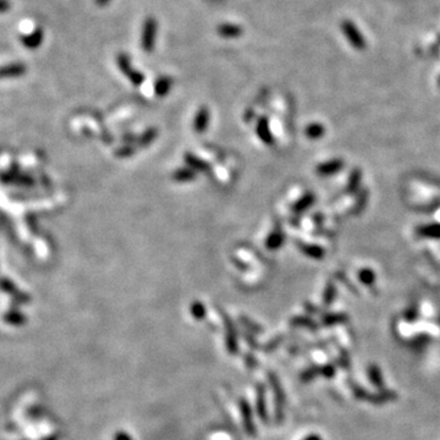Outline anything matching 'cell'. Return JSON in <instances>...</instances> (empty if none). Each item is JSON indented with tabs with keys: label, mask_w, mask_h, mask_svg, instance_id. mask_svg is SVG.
<instances>
[{
	"label": "cell",
	"mask_w": 440,
	"mask_h": 440,
	"mask_svg": "<svg viewBox=\"0 0 440 440\" xmlns=\"http://www.w3.org/2000/svg\"><path fill=\"white\" fill-rule=\"evenodd\" d=\"M268 381H269L270 388H272L274 396V421L280 424L284 420V408H285V394L282 390L281 383H280L278 375L275 373H268Z\"/></svg>",
	"instance_id": "6da1fadb"
},
{
	"label": "cell",
	"mask_w": 440,
	"mask_h": 440,
	"mask_svg": "<svg viewBox=\"0 0 440 440\" xmlns=\"http://www.w3.org/2000/svg\"><path fill=\"white\" fill-rule=\"evenodd\" d=\"M239 408L241 420H242V426L245 429L246 434L248 436L257 435V427H256L255 421H253V412L249 402L246 399L241 397L239 400Z\"/></svg>",
	"instance_id": "7a4b0ae2"
},
{
	"label": "cell",
	"mask_w": 440,
	"mask_h": 440,
	"mask_svg": "<svg viewBox=\"0 0 440 440\" xmlns=\"http://www.w3.org/2000/svg\"><path fill=\"white\" fill-rule=\"evenodd\" d=\"M256 411L263 423H268V411L266 401V388L262 383L256 385Z\"/></svg>",
	"instance_id": "3957f363"
},
{
	"label": "cell",
	"mask_w": 440,
	"mask_h": 440,
	"mask_svg": "<svg viewBox=\"0 0 440 440\" xmlns=\"http://www.w3.org/2000/svg\"><path fill=\"white\" fill-rule=\"evenodd\" d=\"M225 325H227V349L230 355H236L239 352V343H237L236 329L234 324L228 317L225 318Z\"/></svg>",
	"instance_id": "277c9868"
},
{
	"label": "cell",
	"mask_w": 440,
	"mask_h": 440,
	"mask_svg": "<svg viewBox=\"0 0 440 440\" xmlns=\"http://www.w3.org/2000/svg\"><path fill=\"white\" fill-rule=\"evenodd\" d=\"M343 32H345L346 37L349 38V41L351 42L352 46L356 47L357 49H361V48L364 47L363 37H361L360 32L357 31V28L355 27V25H352V23L350 22H345L343 23Z\"/></svg>",
	"instance_id": "5b68a950"
},
{
	"label": "cell",
	"mask_w": 440,
	"mask_h": 440,
	"mask_svg": "<svg viewBox=\"0 0 440 440\" xmlns=\"http://www.w3.org/2000/svg\"><path fill=\"white\" fill-rule=\"evenodd\" d=\"M26 72V66L21 62H14L5 66H0V80L8 77H17Z\"/></svg>",
	"instance_id": "8992f818"
},
{
	"label": "cell",
	"mask_w": 440,
	"mask_h": 440,
	"mask_svg": "<svg viewBox=\"0 0 440 440\" xmlns=\"http://www.w3.org/2000/svg\"><path fill=\"white\" fill-rule=\"evenodd\" d=\"M22 44L26 48H29V49H33V48H37L39 44L42 43V31H36L35 33H32V35L25 36V37H22Z\"/></svg>",
	"instance_id": "52a82bcc"
},
{
	"label": "cell",
	"mask_w": 440,
	"mask_h": 440,
	"mask_svg": "<svg viewBox=\"0 0 440 440\" xmlns=\"http://www.w3.org/2000/svg\"><path fill=\"white\" fill-rule=\"evenodd\" d=\"M368 375H369L370 382H372L376 388H383V375H382V372L379 370L378 367L376 366L369 367Z\"/></svg>",
	"instance_id": "ba28073f"
},
{
	"label": "cell",
	"mask_w": 440,
	"mask_h": 440,
	"mask_svg": "<svg viewBox=\"0 0 440 440\" xmlns=\"http://www.w3.org/2000/svg\"><path fill=\"white\" fill-rule=\"evenodd\" d=\"M396 397V395H395L394 391H382V393L376 394V395H372V396L369 397L372 401L370 402H375V403H383V402H387L390 401V400H393Z\"/></svg>",
	"instance_id": "9c48e42d"
},
{
	"label": "cell",
	"mask_w": 440,
	"mask_h": 440,
	"mask_svg": "<svg viewBox=\"0 0 440 440\" xmlns=\"http://www.w3.org/2000/svg\"><path fill=\"white\" fill-rule=\"evenodd\" d=\"M5 321H7L9 324L21 325V324L25 323V317H23L21 313L11 312V313H8V315L5 316Z\"/></svg>",
	"instance_id": "30bf717a"
},
{
	"label": "cell",
	"mask_w": 440,
	"mask_h": 440,
	"mask_svg": "<svg viewBox=\"0 0 440 440\" xmlns=\"http://www.w3.org/2000/svg\"><path fill=\"white\" fill-rule=\"evenodd\" d=\"M317 375H321V367H311V368L306 369L301 375V379L303 382H309Z\"/></svg>",
	"instance_id": "8fae6325"
},
{
	"label": "cell",
	"mask_w": 440,
	"mask_h": 440,
	"mask_svg": "<svg viewBox=\"0 0 440 440\" xmlns=\"http://www.w3.org/2000/svg\"><path fill=\"white\" fill-rule=\"evenodd\" d=\"M245 363H246V366L248 367L249 369H253V368H257L258 367V362H257V360H256V357L253 356L252 354H247V355H245Z\"/></svg>",
	"instance_id": "7c38bea8"
},
{
	"label": "cell",
	"mask_w": 440,
	"mask_h": 440,
	"mask_svg": "<svg viewBox=\"0 0 440 440\" xmlns=\"http://www.w3.org/2000/svg\"><path fill=\"white\" fill-rule=\"evenodd\" d=\"M192 315H194V317L201 319L204 317V308L203 306L200 303H196L194 304V307H192Z\"/></svg>",
	"instance_id": "4fadbf2b"
},
{
	"label": "cell",
	"mask_w": 440,
	"mask_h": 440,
	"mask_svg": "<svg viewBox=\"0 0 440 440\" xmlns=\"http://www.w3.org/2000/svg\"><path fill=\"white\" fill-rule=\"evenodd\" d=\"M114 440H132L131 435L126 432H117L114 435Z\"/></svg>",
	"instance_id": "5bb4252c"
},
{
	"label": "cell",
	"mask_w": 440,
	"mask_h": 440,
	"mask_svg": "<svg viewBox=\"0 0 440 440\" xmlns=\"http://www.w3.org/2000/svg\"><path fill=\"white\" fill-rule=\"evenodd\" d=\"M243 336L246 337V340L248 341L247 343H248V345L251 346L252 349H257V342H256L255 337H253L252 335H249V334H243Z\"/></svg>",
	"instance_id": "9a60e30c"
},
{
	"label": "cell",
	"mask_w": 440,
	"mask_h": 440,
	"mask_svg": "<svg viewBox=\"0 0 440 440\" xmlns=\"http://www.w3.org/2000/svg\"><path fill=\"white\" fill-rule=\"evenodd\" d=\"M9 8H10V4H9L7 0H0V13H4Z\"/></svg>",
	"instance_id": "2e32d148"
},
{
	"label": "cell",
	"mask_w": 440,
	"mask_h": 440,
	"mask_svg": "<svg viewBox=\"0 0 440 440\" xmlns=\"http://www.w3.org/2000/svg\"><path fill=\"white\" fill-rule=\"evenodd\" d=\"M304 440H322V438L317 434H312V435H308Z\"/></svg>",
	"instance_id": "e0dca14e"
},
{
	"label": "cell",
	"mask_w": 440,
	"mask_h": 440,
	"mask_svg": "<svg viewBox=\"0 0 440 440\" xmlns=\"http://www.w3.org/2000/svg\"><path fill=\"white\" fill-rule=\"evenodd\" d=\"M44 440H56V439L54 438V436H49V438H47V439H44Z\"/></svg>",
	"instance_id": "ac0fdd59"
}]
</instances>
